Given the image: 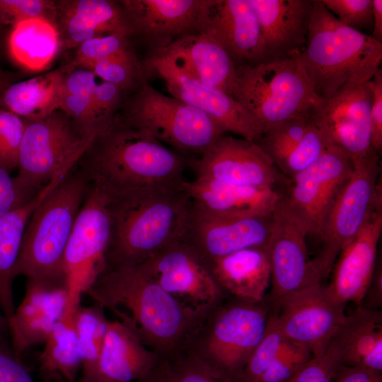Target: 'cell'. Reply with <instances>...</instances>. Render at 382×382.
<instances>
[{
	"label": "cell",
	"instance_id": "2",
	"mask_svg": "<svg viewBox=\"0 0 382 382\" xmlns=\"http://www.w3.org/2000/svg\"><path fill=\"white\" fill-rule=\"evenodd\" d=\"M190 157L170 149L147 131L115 119L76 165L108 199L156 187H181Z\"/></svg>",
	"mask_w": 382,
	"mask_h": 382
},
{
	"label": "cell",
	"instance_id": "10",
	"mask_svg": "<svg viewBox=\"0 0 382 382\" xmlns=\"http://www.w3.org/2000/svg\"><path fill=\"white\" fill-rule=\"evenodd\" d=\"M380 155L373 150L350 175L337 196L320 235L321 248L312 259L321 279L332 271L342 248L371 214L382 209Z\"/></svg>",
	"mask_w": 382,
	"mask_h": 382
},
{
	"label": "cell",
	"instance_id": "42",
	"mask_svg": "<svg viewBox=\"0 0 382 382\" xmlns=\"http://www.w3.org/2000/svg\"><path fill=\"white\" fill-rule=\"evenodd\" d=\"M0 16L11 26L32 18H46L56 23V4L50 0H0Z\"/></svg>",
	"mask_w": 382,
	"mask_h": 382
},
{
	"label": "cell",
	"instance_id": "30",
	"mask_svg": "<svg viewBox=\"0 0 382 382\" xmlns=\"http://www.w3.org/2000/svg\"><path fill=\"white\" fill-rule=\"evenodd\" d=\"M166 47L175 52L199 80L234 98L236 64L212 34L200 31L187 35Z\"/></svg>",
	"mask_w": 382,
	"mask_h": 382
},
{
	"label": "cell",
	"instance_id": "26",
	"mask_svg": "<svg viewBox=\"0 0 382 382\" xmlns=\"http://www.w3.org/2000/svg\"><path fill=\"white\" fill-rule=\"evenodd\" d=\"M55 22L62 48H77L88 40L109 34L133 36L120 1L64 0L55 1Z\"/></svg>",
	"mask_w": 382,
	"mask_h": 382
},
{
	"label": "cell",
	"instance_id": "53",
	"mask_svg": "<svg viewBox=\"0 0 382 382\" xmlns=\"http://www.w3.org/2000/svg\"><path fill=\"white\" fill-rule=\"evenodd\" d=\"M6 332H8L7 318L0 309V332L5 334Z\"/></svg>",
	"mask_w": 382,
	"mask_h": 382
},
{
	"label": "cell",
	"instance_id": "35",
	"mask_svg": "<svg viewBox=\"0 0 382 382\" xmlns=\"http://www.w3.org/2000/svg\"><path fill=\"white\" fill-rule=\"evenodd\" d=\"M76 346L82 375L79 382H96L98 364L108 330L109 320L105 309L94 303L79 306L73 317Z\"/></svg>",
	"mask_w": 382,
	"mask_h": 382
},
{
	"label": "cell",
	"instance_id": "20",
	"mask_svg": "<svg viewBox=\"0 0 382 382\" xmlns=\"http://www.w3.org/2000/svg\"><path fill=\"white\" fill-rule=\"evenodd\" d=\"M69 291L65 278L28 279L23 299L7 318L11 345L19 357L44 343L67 313Z\"/></svg>",
	"mask_w": 382,
	"mask_h": 382
},
{
	"label": "cell",
	"instance_id": "49",
	"mask_svg": "<svg viewBox=\"0 0 382 382\" xmlns=\"http://www.w3.org/2000/svg\"><path fill=\"white\" fill-rule=\"evenodd\" d=\"M333 382H382V373L364 367L340 366Z\"/></svg>",
	"mask_w": 382,
	"mask_h": 382
},
{
	"label": "cell",
	"instance_id": "17",
	"mask_svg": "<svg viewBox=\"0 0 382 382\" xmlns=\"http://www.w3.org/2000/svg\"><path fill=\"white\" fill-rule=\"evenodd\" d=\"M371 101L368 81L344 89L328 99H320L309 113L311 122L330 146L347 154L354 166L373 151L369 117Z\"/></svg>",
	"mask_w": 382,
	"mask_h": 382
},
{
	"label": "cell",
	"instance_id": "41",
	"mask_svg": "<svg viewBox=\"0 0 382 382\" xmlns=\"http://www.w3.org/2000/svg\"><path fill=\"white\" fill-rule=\"evenodd\" d=\"M313 357L306 347L288 340L257 382H285Z\"/></svg>",
	"mask_w": 382,
	"mask_h": 382
},
{
	"label": "cell",
	"instance_id": "4",
	"mask_svg": "<svg viewBox=\"0 0 382 382\" xmlns=\"http://www.w3.org/2000/svg\"><path fill=\"white\" fill-rule=\"evenodd\" d=\"M300 57L315 93L325 100L369 81L381 68L382 43L342 24L320 0H313Z\"/></svg>",
	"mask_w": 382,
	"mask_h": 382
},
{
	"label": "cell",
	"instance_id": "18",
	"mask_svg": "<svg viewBox=\"0 0 382 382\" xmlns=\"http://www.w3.org/2000/svg\"><path fill=\"white\" fill-rule=\"evenodd\" d=\"M279 201L273 212L272 233L267 248L272 286L269 301L273 307L283 297L321 283L308 256L307 231Z\"/></svg>",
	"mask_w": 382,
	"mask_h": 382
},
{
	"label": "cell",
	"instance_id": "22",
	"mask_svg": "<svg viewBox=\"0 0 382 382\" xmlns=\"http://www.w3.org/2000/svg\"><path fill=\"white\" fill-rule=\"evenodd\" d=\"M382 233V209L374 212L359 233L338 255L326 290L332 299L346 306H359L370 282L378 258Z\"/></svg>",
	"mask_w": 382,
	"mask_h": 382
},
{
	"label": "cell",
	"instance_id": "11",
	"mask_svg": "<svg viewBox=\"0 0 382 382\" xmlns=\"http://www.w3.org/2000/svg\"><path fill=\"white\" fill-rule=\"evenodd\" d=\"M111 229L108 199L89 184L64 255L63 272L69 291L66 315H74L82 296L106 270Z\"/></svg>",
	"mask_w": 382,
	"mask_h": 382
},
{
	"label": "cell",
	"instance_id": "28",
	"mask_svg": "<svg viewBox=\"0 0 382 382\" xmlns=\"http://www.w3.org/2000/svg\"><path fill=\"white\" fill-rule=\"evenodd\" d=\"M341 366L382 372V312L357 306L346 313L329 345Z\"/></svg>",
	"mask_w": 382,
	"mask_h": 382
},
{
	"label": "cell",
	"instance_id": "37",
	"mask_svg": "<svg viewBox=\"0 0 382 382\" xmlns=\"http://www.w3.org/2000/svg\"><path fill=\"white\" fill-rule=\"evenodd\" d=\"M287 341L278 325L274 313L271 311L265 332L248 361L240 382H257Z\"/></svg>",
	"mask_w": 382,
	"mask_h": 382
},
{
	"label": "cell",
	"instance_id": "16",
	"mask_svg": "<svg viewBox=\"0 0 382 382\" xmlns=\"http://www.w3.org/2000/svg\"><path fill=\"white\" fill-rule=\"evenodd\" d=\"M140 265L166 292L193 309L209 312L226 298L208 264L183 240Z\"/></svg>",
	"mask_w": 382,
	"mask_h": 382
},
{
	"label": "cell",
	"instance_id": "34",
	"mask_svg": "<svg viewBox=\"0 0 382 382\" xmlns=\"http://www.w3.org/2000/svg\"><path fill=\"white\" fill-rule=\"evenodd\" d=\"M73 317L65 316L44 342L38 357V374L42 382H76L81 364Z\"/></svg>",
	"mask_w": 382,
	"mask_h": 382
},
{
	"label": "cell",
	"instance_id": "33",
	"mask_svg": "<svg viewBox=\"0 0 382 382\" xmlns=\"http://www.w3.org/2000/svg\"><path fill=\"white\" fill-rule=\"evenodd\" d=\"M65 71L57 69L8 85L0 95V107L23 120H35L59 109Z\"/></svg>",
	"mask_w": 382,
	"mask_h": 382
},
{
	"label": "cell",
	"instance_id": "5",
	"mask_svg": "<svg viewBox=\"0 0 382 382\" xmlns=\"http://www.w3.org/2000/svg\"><path fill=\"white\" fill-rule=\"evenodd\" d=\"M270 312L265 299L250 302L226 297L208 312L179 354L240 382L265 332Z\"/></svg>",
	"mask_w": 382,
	"mask_h": 382
},
{
	"label": "cell",
	"instance_id": "13",
	"mask_svg": "<svg viewBox=\"0 0 382 382\" xmlns=\"http://www.w3.org/2000/svg\"><path fill=\"white\" fill-rule=\"evenodd\" d=\"M353 168L347 154L330 146L313 165L289 179L279 202L308 236L320 237L328 213Z\"/></svg>",
	"mask_w": 382,
	"mask_h": 382
},
{
	"label": "cell",
	"instance_id": "54",
	"mask_svg": "<svg viewBox=\"0 0 382 382\" xmlns=\"http://www.w3.org/2000/svg\"><path fill=\"white\" fill-rule=\"evenodd\" d=\"M4 25H5V24L3 22L2 18H1V17L0 16V42H1V36H2L3 28H4Z\"/></svg>",
	"mask_w": 382,
	"mask_h": 382
},
{
	"label": "cell",
	"instance_id": "14",
	"mask_svg": "<svg viewBox=\"0 0 382 382\" xmlns=\"http://www.w3.org/2000/svg\"><path fill=\"white\" fill-rule=\"evenodd\" d=\"M274 307L284 336L313 357L325 353L347 313L345 306L332 299L321 283L283 297Z\"/></svg>",
	"mask_w": 382,
	"mask_h": 382
},
{
	"label": "cell",
	"instance_id": "24",
	"mask_svg": "<svg viewBox=\"0 0 382 382\" xmlns=\"http://www.w3.org/2000/svg\"><path fill=\"white\" fill-rule=\"evenodd\" d=\"M262 33L263 61L288 59L305 47L313 0H249Z\"/></svg>",
	"mask_w": 382,
	"mask_h": 382
},
{
	"label": "cell",
	"instance_id": "40",
	"mask_svg": "<svg viewBox=\"0 0 382 382\" xmlns=\"http://www.w3.org/2000/svg\"><path fill=\"white\" fill-rule=\"evenodd\" d=\"M165 382H233L182 354L162 358Z\"/></svg>",
	"mask_w": 382,
	"mask_h": 382
},
{
	"label": "cell",
	"instance_id": "12",
	"mask_svg": "<svg viewBox=\"0 0 382 382\" xmlns=\"http://www.w3.org/2000/svg\"><path fill=\"white\" fill-rule=\"evenodd\" d=\"M142 62L146 75L161 79L170 96L203 112L225 133L253 141L260 135L257 124L238 101L194 76L168 47L151 50Z\"/></svg>",
	"mask_w": 382,
	"mask_h": 382
},
{
	"label": "cell",
	"instance_id": "27",
	"mask_svg": "<svg viewBox=\"0 0 382 382\" xmlns=\"http://www.w3.org/2000/svg\"><path fill=\"white\" fill-rule=\"evenodd\" d=\"M207 263L226 297L250 302L266 299L270 284L267 248H246Z\"/></svg>",
	"mask_w": 382,
	"mask_h": 382
},
{
	"label": "cell",
	"instance_id": "46",
	"mask_svg": "<svg viewBox=\"0 0 382 382\" xmlns=\"http://www.w3.org/2000/svg\"><path fill=\"white\" fill-rule=\"evenodd\" d=\"M0 382H34L28 368L24 365L0 332Z\"/></svg>",
	"mask_w": 382,
	"mask_h": 382
},
{
	"label": "cell",
	"instance_id": "48",
	"mask_svg": "<svg viewBox=\"0 0 382 382\" xmlns=\"http://www.w3.org/2000/svg\"><path fill=\"white\" fill-rule=\"evenodd\" d=\"M359 306L369 310H379L382 306V262L381 257L377 258L370 282Z\"/></svg>",
	"mask_w": 382,
	"mask_h": 382
},
{
	"label": "cell",
	"instance_id": "25",
	"mask_svg": "<svg viewBox=\"0 0 382 382\" xmlns=\"http://www.w3.org/2000/svg\"><path fill=\"white\" fill-rule=\"evenodd\" d=\"M182 187L194 209L217 217L270 214L282 196L276 188L242 186L200 178L185 180Z\"/></svg>",
	"mask_w": 382,
	"mask_h": 382
},
{
	"label": "cell",
	"instance_id": "52",
	"mask_svg": "<svg viewBox=\"0 0 382 382\" xmlns=\"http://www.w3.org/2000/svg\"><path fill=\"white\" fill-rule=\"evenodd\" d=\"M18 75L0 70V95L3 91L11 83L15 82Z\"/></svg>",
	"mask_w": 382,
	"mask_h": 382
},
{
	"label": "cell",
	"instance_id": "19",
	"mask_svg": "<svg viewBox=\"0 0 382 382\" xmlns=\"http://www.w3.org/2000/svg\"><path fill=\"white\" fill-rule=\"evenodd\" d=\"M273 224L270 214L217 217L192 206L182 238L206 262L250 248H267Z\"/></svg>",
	"mask_w": 382,
	"mask_h": 382
},
{
	"label": "cell",
	"instance_id": "32",
	"mask_svg": "<svg viewBox=\"0 0 382 382\" xmlns=\"http://www.w3.org/2000/svg\"><path fill=\"white\" fill-rule=\"evenodd\" d=\"M62 47L56 23L46 18H32L11 27L8 50L21 68L40 71L50 67Z\"/></svg>",
	"mask_w": 382,
	"mask_h": 382
},
{
	"label": "cell",
	"instance_id": "50",
	"mask_svg": "<svg viewBox=\"0 0 382 382\" xmlns=\"http://www.w3.org/2000/svg\"><path fill=\"white\" fill-rule=\"evenodd\" d=\"M373 26L371 37L382 43V0H372Z\"/></svg>",
	"mask_w": 382,
	"mask_h": 382
},
{
	"label": "cell",
	"instance_id": "8",
	"mask_svg": "<svg viewBox=\"0 0 382 382\" xmlns=\"http://www.w3.org/2000/svg\"><path fill=\"white\" fill-rule=\"evenodd\" d=\"M115 119L147 131L178 154L200 156L224 130L201 110L163 94L147 82L125 97Z\"/></svg>",
	"mask_w": 382,
	"mask_h": 382
},
{
	"label": "cell",
	"instance_id": "36",
	"mask_svg": "<svg viewBox=\"0 0 382 382\" xmlns=\"http://www.w3.org/2000/svg\"><path fill=\"white\" fill-rule=\"evenodd\" d=\"M311 122L309 115L286 120L262 132L255 142L276 166L300 141Z\"/></svg>",
	"mask_w": 382,
	"mask_h": 382
},
{
	"label": "cell",
	"instance_id": "9",
	"mask_svg": "<svg viewBox=\"0 0 382 382\" xmlns=\"http://www.w3.org/2000/svg\"><path fill=\"white\" fill-rule=\"evenodd\" d=\"M25 122L16 178L36 192L67 175L96 137L83 130L60 108Z\"/></svg>",
	"mask_w": 382,
	"mask_h": 382
},
{
	"label": "cell",
	"instance_id": "44",
	"mask_svg": "<svg viewBox=\"0 0 382 382\" xmlns=\"http://www.w3.org/2000/svg\"><path fill=\"white\" fill-rule=\"evenodd\" d=\"M340 366L337 352L328 346L325 353L313 357L285 382H333Z\"/></svg>",
	"mask_w": 382,
	"mask_h": 382
},
{
	"label": "cell",
	"instance_id": "3",
	"mask_svg": "<svg viewBox=\"0 0 382 382\" xmlns=\"http://www.w3.org/2000/svg\"><path fill=\"white\" fill-rule=\"evenodd\" d=\"M108 203L112 229L106 270L140 265L181 241L191 209L182 186L139 191Z\"/></svg>",
	"mask_w": 382,
	"mask_h": 382
},
{
	"label": "cell",
	"instance_id": "31",
	"mask_svg": "<svg viewBox=\"0 0 382 382\" xmlns=\"http://www.w3.org/2000/svg\"><path fill=\"white\" fill-rule=\"evenodd\" d=\"M60 181L51 182L30 201L0 216V306L6 318L16 309L13 284L26 226L36 207Z\"/></svg>",
	"mask_w": 382,
	"mask_h": 382
},
{
	"label": "cell",
	"instance_id": "43",
	"mask_svg": "<svg viewBox=\"0 0 382 382\" xmlns=\"http://www.w3.org/2000/svg\"><path fill=\"white\" fill-rule=\"evenodd\" d=\"M342 24L361 31L372 29V0H320Z\"/></svg>",
	"mask_w": 382,
	"mask_h": 382
},
{
	"label": "cell",
	"instance_id": "29",
	"mask_svg": "<svg viewBox=\"0 0 382 382\" xmlns=\"http://www.w3.org/2000/svg\"><path fill=\"white\" fill-rule=\"evenodd\" d=\"M161 359L117 320H109L96 382H134L152 371Z\"/></svg>",
	"mask_w": 382,
	"mask_h": 382
},
{
	"label": "cell",
	"instance_id": "6",
	"mask_svg": "<svg viewBox=\"0 0 382 382\" xmlns=\"http://www.w3.org/2000/svg\"><path fill=\"white\" fill-rule=\"evenodd\" d=\"M89 183L76 166L42 199L26 226L16 276L64 277L63 260ZM65 278V277H64Z\"/></svg>",
	"mask_w": 382,
	"mask_h": 382
},
{
	"label": "cell",
	"instance_id": "39",
	"mask_svg": "<svg viewBox=\"0 0 382 382\" xmlns=\"http://www.w3.org/2000/svg\"><path fill=\"white\" fill-rule=\"evenodd\" d=\"M25 125V120L0 107V166L10 173L18 168Z\"/></svg>",
	"mask_w": 382,
	"mask_h": 382
},
{
	"label": "cell",
	"instance_id": "45",
	"mask_svg": "<svg viewBox=\"0 0 382 382\" xmlns=\"http://www.w3.org/2000/svg\"><path fill=\"white\" fill-rule=\"evenodd\" d=\"M39 192L25 187L16 176L12 177L10 172L0 166V216L26 204Z\"/></svg>",
	"mask_w": 382,
	"mask_h": 382
},
{
	"label": "cell",
	"instance_id": "21",
	"mask_svg": "<svg viewBox=\"0 0 382 382\" xmlns=\"http://www.w3.org/2000/svg\"><path fill=\"white\" fill-rule=\"evenodd\" d=\"M210 1L124 0L120 2L132 28L133 36H139L154 50L200 32Z\"/></svg>",
	"mask_w": 382,
	"mask_h": 382
},
{
	"label": "cell",
	"instance_id": "1",
	"mask_svg": "<svg viewBox=\"0 0 382 382\" xmlns=\"http://www.w3.org/2000/svg\"><path fill=\"white\" fill-rule=\"evenodd\" d=\"M94 303L163 358L179 354L208 312L178 301L140 265L105 270L86 292Z\"/></svg>",
	"mask_w": 382,
	"mask_h": 382
},
{
	"label": "cell",
	"instance_id": "51",
	"mask_svg": "<svg viewBox=\"0 0 382 382\" xmlns=\"http://www.w3.org/2000/svg\"><path fill=\"white\" fill-rule=\"evenodd\" d=\"M134 382H165L162 367V359L152 371Z\"/></svg>",
	"mask_w": 382,
	"mask_h": 382
},
{
	"label": "cell",
	"instance_id": "15",
	"mask_svg": "<svg viewBox=\"0 0 382 382\" xmlns=\"http://www.w3.org/2000/svg\"><path fill=\"white\" fill-rule=\"evenodd\" d=\"M188 168L195 178L242 186L275 188L289 181L255 141L226 133L191 157Z\"/></svg>",
	"mask_w": 382,
	"mask_h": 382
},
{
	"label": "cell",
	"instance_id": "47",
	"mask_svg": "<svg viewBox=\"0 0 382 382\" xmlns=\"http://www.w3.org/2000/svg\"><path fill=\"white\" fill-rule=\"evenodd\" d=\"M372 93L370 109L371 145L381 156L382 151V69L380 68L369 81Z\"/></svg>",
	"mask_w": 382,
	"mask_h": 382
},
{
	"label": "cell",
	"instance_id": "7",
	"mask_svg": "<svg viewBox=\"0 0 382 382\" xmlns=\"http://www.w3.org/2000/svg\"><path fill=\"white\" fill-rule=\"evenodd\" d=\"M233 97L256 122L260 133L286 120L309 115L320 100L300 54L236 66Z\"/></svg>",
	"mask_w": 382,
	"mask_h": 382
},
{
	"label": "cell",
	"instance_id": "23",
	"mask_svg": "<svg viewBox=\"0 0 382 382\" xmlns=\"http://www.w3.org/2000/svg\"><path fill=\"white\" fill-rule=\"evenodd\" d=\"M201 31L212 34L236 66L263 61L261 29L249 0H211Z\"/></svg>",
	"mask_w": 382,
	"mask_h": 382
},
{
	"label": "cell",
	"instance_id": "38",
	"mask_svg": "<svg viewBox=\"0 0 382 382\" xmlns=\"http://www.w3.org/2000/svg\"><path fill=\"white\" fill-rule=\"evenodd\" d=\"M330 146L323 134L311 122L300 141L276 166L282 174L291 179L317 161Z\"/></svg>",
	"mask_w": 382,
	"mask_h": 382
}]
</instances>
